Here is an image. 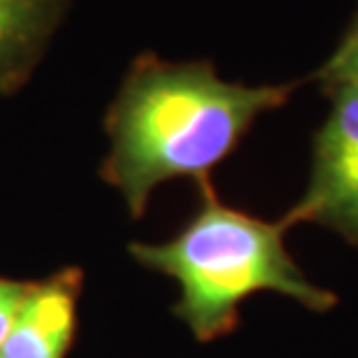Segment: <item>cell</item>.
<instances>
[{
    "label": "cell",
    "mask_w": 358,
    "mask_h": 358,
    "mask_svg": "<svg viewBox=\"0 0 358 358\" xmlns=\"http://www.w3.org/2000/svg\"><path fill=\"white\" fill-rule=\"evenodd\" d=\"M200 205L168 242H133L128 254L142 268L175 279L179 298L173 314L198 342L231 335L240 307L254 293L289 296L310 312H328L340 303L317 286L286 249L289 228L221 203L214 186L203 184Z\"/></svg>",
    "instance_id": "7a4b0ae2"
},
{
    "label": "cell",
    "mask_w": 358,
    "mask_h": 358,
    "mask_svg": "<svg viewBox=\"0 0 358 358\" xmlns=\"http://www.w3.org/2000/svg\"><path fill=\"white\" fill-rule=\"evenodd\" d=\"M80 289L77 268L28 284L12 331L0 345V358H66L77 328Z\"/></svg>",
    "instance_id": "277c9868"
},
{
    "label": "cell",
    "mask_w": 358,
    "mask_h": 358,
    "mask_svg": "<svg viewBox=\"0 0 358 358\" xmlns=\"http://www.w3.org/2000/svg\"><path fill=\"white\" fill-rule=\"evenodd\" d=\"M68 7L70 0H0V96L33 75Z\"/></svg>",
    "instance_id": "5b68a950"
},
{
    "label": "cell",
    "mask_w": 358,
    "mask_h": 358,
    "mask_svg": "<svg viewBox=\"0 0 358 358\" xmlns=\"http://www.w3.org/2000/svg\"><path fill=\"white\" fill-rule=\"evenodd\" d=\"M317 80L324 91L335 87L358 91V10L345 35H342L340 45L331 54V59L319 68Z\"/></svg>",
    "instance_id": "8992f818"
},
{
    "label": "cell",
    "mask_w": 358,
    "mask_h": 358,
    "mask_svg": "<svg viewBox=\"0 0 358 358\" xmlns=\"http://www.w3.org/2000/svg\"><path fill=\"white\" fill-rule=\"evenodd\" d=\"M28 284L31 282H17V279L0 277V345L5 342L7 333L12 331V324L19 314V307L26 298Z\"/></svg>",
    "instance_id": "52a82bcc"
},
{
    "label": "cell",
    "mask_w": 358,
    "mask_h": 358,
    "mask_svg": "<svg viewBox=\"0 0 358 358\" xmlns=\"http://www.w3.org/2000/svg\"><path fill=\"white\" fill-rule=\"evenodd\" d=\"M296 89L298 82H228L212 61H163L154 52L135 56L105 112L110 147L100 177L138 219L161 184H210L256 121L284 107Z\"/></svg>",
    "instance_id": "6da1fadb"
},
{
    "label": "cell",
    "mask_w": 358,
    "mask_h": 358,
    "mask_svg": "<svg viewBox=\"0 0 358 358\" xmlns=\"http://www.w3.org/2000/svg\"><path fill=\"white\" fill-rule=\"evenodd\" d=\"M331 110L312 140L305 193L282 217L289 228L314 224L358 252V91L328 89Z\"/></svg>",
    "instance_id": "3957f363"
}]
</instances>
